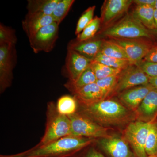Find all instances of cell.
Returning <instances> with one entry per match:
<instances>
[{
    "label": "cell",
    "mask_w": 157,
    "mask_h": 157,
    "mask_svg": "<svg viewBox=\"0 0 157 157\" xmlns=\"http://www.w3.org/2000/svg\"><path fill=\"white\" fill-rule=\"evenodd\" d=\"M78 112L100 125L108 128H122L136 120L135 113L118 100L105 99L88 106L78 105Z\"/></svg>",
    "instance_id": "obj_1"
},
{
    "label": "cell",
    "mask_w": 157,
    "mask_h": 157,
    "mask_svg": "<svg viewBox=\"0 0 157 157\" xmlns=\"http://www.w3.org/2000/svg\"><path fill=\"white\" fill-rule=\"evenodd\" d=\"M96 139L68 135L42 146L29 149L24 157H74L94 143Z\"/></svg>",
    "instance_id": "obj_2"
},
{
    "label": "cell",
    "mask_w": 157,
    "mask_h": 157,
    "mask_svg": "<svg viewBox=\"0 0 157 157\" xmlns=\"http://www.w3.org/2000/svg\"><path fill=\"white\" fill-rule=\"evenodd\" d=\"M102 35L112 39L151 40L154 38L151 31L147 29L132 14H127L116 23L105 29Z\"/></svg>",
    "instance_id": "obj_3"
},
{
    "label": "cell",
    "mask_w": 157,
    "mask_h": 157,
    "mask_svg": "<svg viewBox=\"0 0 157 157\" xmlns=\"http://www.w3.org/2000/svg\"><path fill=\"white\" fill-rule=\"evenodd\" d=\"M72 135L70 119L61 115L57 110L56 104L52 102L47 104L46 123L45 133L38 146L51 143L59 138Z\"/></svg>",
    "instance_id": "obj_4"
},
{
    "label": "cell",
    "mask_w": 157,
    "mask_h": 157,
    "mask_svg": "<svg viewBox=\"0 0 157 157\" xmlns=\"http://www.w3.org/2000/svg\"><path fill=\"white\" fill-rule=\"evenodd\" d=\"M68 117L71 123L72 135L94 139L105 138L112 135L110 131L112 128L100 125L78 111Z\"/></svg>",
    "instance_id": "obj_5"
},
{
    "label": "cell",
    "mask_w": 157,
    "mask_h": 157,
    "mask_svg": "<svg viewBox=\"0 0 157 157\" xmlns=\"http://www.w3.org/2000/svg\"><path fill=\"white\" fill-rule=\"evenodd\" d=\"M151 122L136 120L124 129L122 136L129 144L135 157H147L145 145Z\"/></svg>",
    "instance_id": "obj_6"
},
{
    "label": "cell",
    "mask_w": 157,
    "mask_h": 157,
    "mask_svg": "<svg viewBox=\"0 0 157 157\" xmlns=\"http://www.w3.org/2000/svg\"><path fill=\"white\" fill-rule=\"evenodd\" d=\"M150 77L137 65H131L122 70L117 83L109 98L135 86L149 83Z\"/></svg>",
    "instance_id": "obj_7"
},
{
    "label": "cell",
    "mask_w": 157,
    "mask_h": 157,
    "mask_svg": "<svg viewBox=\"0 0 157 157\" xmlns=\"http://www.w3.org/2000/svg\"><path fill=\"white\" fill-rule=\"evenodd\" d=\"M125 52L131 65H137L142 61L155 44L150 39H112Z\"/></svg>",
    "instance_id": "obj_8"
},
{
    "label": "cell",
    "mask_w": 157,
    "mask_h": 157,
    "mask_svg": "<svg viewBox=\"0 0 157 157\" xmlns=\"http://www.w3.org/2000/svg\"><path fill=\"white\" fill-rule=\"evenodd\" d=\"M15 45H0V91H5L11 86L15 65Z\"/></svg>",
    "instance_id": "obj_9"
},
{
    "label": "cell",
    "mask_w": 157,
    "mask_h": 157,
    "mask_svg": "<svg viewBox=\"0 0 157 157\" xmlns=\"http://www.w3.org/2000/svg\"><path fill=\"white\" fill-rule=\"evenodd\" d=\"M59 25L54 22L29 38L30 45L35 53L50 52L53 49L58 38Z\"/></svg>",
    "instance_id": "obj_10"
},
{
    "label": "cell",
    "mask_w": 157,
    "mask_h": 157,
    "mask_svg": "<svg viewBox=\"0 0 157 157\" xmlns=\"http://www.w3.org/2000/svg\"><path fill=\"white\" fill-rule=\"evenodd\" d=\"M94 143L109 157H135L122 135H112L109 137L96 139Z\"/></svg>",
    "instance_id": "obj_11"
},
{
    "label": "cell",
    "mask_w": 157,
    "mask_h": 157,
    "mask_svg": "<svg viewBox=\"0 0 157 157\" xmlns=\"http://www.w3.org/2000/svg\"><path fill=\"white\" fill-rule=\"evenodd\" d=\"M154 88L150 83L135 86L119 94L118 101L129 110L135 112L143 99Z\"/></svg>",
    "instance_id": "obj_12"
},
{
    "label": "cell",
    "mask_w": 157,
    "mask_h": 157,
    "mask_svg": "<svg viewBox=\"0 0 157 157\" xmlns=\"http://www.w3.org/2000/svg\"><path fill=\"white\" fill-rule=\"evenodd\" d=\"M133 2L132 0H107L101 9V24L107 25L126 12Z\"/></svg>",
    "instance_id": "obj_13"
},
{
    "label": "cell",
    "mask_w": 157,
    "mask_h": 157,
    "mask_svg": "<svg viewBox=\"0 0 157 157\" xmlns=\"http://www.w3.org/2000/svg\"><path fill=\"white\" fill-rule=\"evenodd\" d=\"M91 61L75 51L67 49L65 66L69 80L76 81L89 67Z\"/></svg>",
    "instance_id": "obj_14"
},
{
    "label": "cell",
    "mask_w": 157,
    "mask_h": 157,
    "mask_svg": "<svg viewBox=\"0 0 157 157\" xmlns=\"http://www.w3.org/2000/svg\"><path fill=\"white\" fill-rule=\"evenodd\" d=\"M136 120L151 122L157 119V89L151 90L135 111Z\"/></svg>",
    "instance_id": "obj_15"
},
{
    "label": "cell",
    "mask_w": 157,
    "mask_h": 157,
    "mask_svg": "<svg viewBox=\"0 0 157 157\" xmlns=\"http://www.w3.org/2000/svg\"><path fill=\"white\" fill-rule=\"evenodd\" d=\"M55 21L52 15L28 12L22 21V28L28 38L36 33L42 28Z\"/></svg>",
    "instance_id": "obj_16"
},
{
    "label": "cell",
    "mask_w": 157,
    "mask_h": 157,
    "mask_svg": "<svg viewBox=\"0 0 157 157\" xmlns=\"http://www.w3.org/2000/svg\"><path fill=\"white\" fill-rule=\"evenodd\" d=\"M102 42L103 40L94 38L83 42H78L76 39L68 44L67 49L75 51L82 56L93 61L100 52Z\"/></svg>",
    "instance_id": "obj_17"
},
{
    "label": "cell",
    "mask_w": 157,
    "mask_h": 157,
    "mask_svg": "<svg viewBox=\"0 0 157 157\" xmlns=\"http://www.w3.org/2000/svg\"><path fill=\"white\" fill-rule=\"evenodd\" d=\"M73 95L80 106H88L104 100L102 91L96 82L82 88Z\"/></svg>",
    "instance_id": "obj_18"
},
{
    "label": "cell",
    "mask_w": 157,
    "mask_h": 157,
    "mask_svg": "<svg viewBox=\"0 0 157 157\" xmlns=\"http://www.w3.org/2000/svg\"><path fill=\"white\" fill-rule=\"evenodd\" d=\"M155 8L149 6H137L132 14L147 29L156 32L154 21Z\"/></svg>",
    "instance_id": "obj_19"
},
{
    "label": "cell",
    "mask_w": 157,
    "mask_h": 157,
    "mask_svg": "<svg viewBox=\"0 0 157 157\" xmlns=\"http://www.w3.org/2000/svg\"><path fill=\"white\" fill-rule=\"evenodd\" d=\"M97 81L95 75L90 66L76 81H71L69 80L67 83H65L64 86L74 94L82 88L88 85L95 83Z\"/></svg>",
    "instance_id": "obj_20"
},
{
    "label": "cell",
    "mask_w": 157,
    "mask_h": 157,
    "mask_svg": "<svg viewBox=\"0 0 157 157\" xmlns=\"http://www.w3.org/2000/svg\"><path fill=\"white\" fill-rule=\"evenodd\" d=\"M60 0H29L27 9L30 13L51 15Z\"/></svg>",
    "instance_id": "obj_21"
},
{
    "label": "cell",
    "mask_w": 157,
    "mask_h": 157,
    "mask_svg": "<svg viewBox=\"0 0 157 157\" xmlns=\"http://www.w3.org/2000/svg\"><path fill=\"white\" fill-rule=\"evenodd\" d=\"M57 110L61 115H73L78 110V104L74 96L64 95L60 97L56 104Z\"/></svg>",
    "instance_id": "obj_22"
},
{
    "label": "cell",
    "mask_w": 157,
    "mask_h": 157,
    "mask_svg": "<svg viewBox=\"0 0 157 157\" xmlns=\"http://www.w3.org/2000/svg\"><path fill=\"white\" fill-rule=\"evenodd\" d=\"M100 52L110 57L128 60V58L123 48L111 39L103 40Z\"/></svg>",
    "instance_id": "obj_23"
},
{
    "label": "cell",
    "mask_w": 157,
    "mask_h": 157,
    "mask_svg": "<svg viewBox=\"0 0 157 157\" xmlns=\"http://www.w3.org/2000/svg\"><path fill=\"white\" fill-rule=\"evenodd\" d=\"M93 61H95L110 67L121 70L131 65L128 60L110 57L106 56L101 52L96 56Z\"/></svg>",
    "instance_id": "obj_24"
},
{
    "label": "cell",
    "mask_w": 157,
    "mask_h": 157,
    "mask_svg": "<svg viewBox=\"0 0 157 157\" xmlns=\"http://www.w3.org/2000/svg\"><path fill=\"white\" fill-rule=\"evenodd\" d=\"M90 66L97 80L118 75L121 71V70L110 67L95 61H92Z\"/></svg>",
    "instance_id": "obj_25"
},
{
    "label": "cell",
    "mask_w": 157,
    "mask_h": 157,
    "mask_svg": "<svg viewBox=\"0 0 157 157\" xmlns=\"http://www.w3.org/2000/svg\"><path fill=\"white\" fill-rule=\"evenodd\" d=\"M145 151L147 156L157 153V119L151 123L145 145Z\"/></svg>",
    "instance_id": "obj_26"
},
{
    "label": "cell",
    "mask_w": 157,
    "mask_h": 157,
    "mask_svg": "<svg viewBox=\"0 0 157 157\" xmlns=\"http://www.w3.org/2000/svg\"><path fill=\"white\" fill-rule=\"evenodd\" d=\"M74 2V0H60L51 15L58 24L59 25L67 15Z\"/></svg>",
    "instance_id": "obj_27"
},
{
    "label": "cell",
    "mask_w": 157,
    "mask_h": 157,
    "mask_svg": "<svg viewBox=\"0 0 157 157\" xmlns=\"http://www.w3.org/2000/svg\"><path fill=\"white\" fill-rule=\"evenodd\" d=\"M101 24V18L96 16L81 33L77 36L76 40L78 42H83L93 39L100 29Z\"/></svg>",
    "instance_id": "obj_28"
},
{
    "label": "cell",
    "mask_w": 157,
    "mask_h": 157,
    "mask_svg": "<svg viewBox=\"0 0 157 157\" xmlns=\"http://www.w3.org/2000/svg\"><path fill=\"white\" fill-rule=\"evenodd\" d=\"M118 75L98 79L96 82L103 93L104 100L108 99L111 96L117 83Z\"/></svg>",
    "instance_id": "obj_29"
},
{
    "label": "cell",
    "mask_w": 157,
    "mask_h": 157,
    "mask_svg": "<svg viewBox=\"0 0 157 157\" xmlns=\"http://www.w3.org/2000/svg\"><path fill=\"white\" fill-rule=\"evenodd\" d=\"M17 39L15 31L13 29L4 25L2 24L0 25V45L6 44L9 45H15Z\"/></svg>",
    "instance_id": "obj_30"
},
{
    "label": "cell",
    "mask_w": 157,
    "mask_h": 157,
    "mask_svg": "<svg viewBox=\"0 0 157 157\" xmlns=\"http://www.w3.org/2000/svg\"><path fill=\"white\" fill-rule=\"evenodd\" d=\"M96 6H94L88 8L83 12L78 19L75 31V34L78 36L94 19V13Z\"/></svg>",
    "instance_id": "obj_31"
},
{
    "label": "cell",
    "mask_w": 157,
    "mask_h": 157,
    "mask_svg": "<svg viewBox=\"0 0 157 157\" xmlns=\"http://www.w3.org/2000/svg\"><path fill=\"white\" fill-rule=\"evenodd\" d=\"M144 73L150 77L157 76V63L143 61L137 65Z\"/></svg>",
    "instance_id": "obj_32"
},
{
    "label": "cell",
    "mask_w": 157,
    "mask_h": 157,
    "mask_svg": "<svg viewBox=\"0 0 157 157\" xmlns=\"http://www.w3.org/2000/svg\"><path fill=\"white\" fill-rule=\"evenodd\" d=\"M93 144L84 149L74 157H106L96 147L93 146Z\"/></svg>",
    "instance_id": "obj_33"
},
{
    "label": "cell",
    "mask_w": 157,
    "mask_h": 157,
    "mask_svg": "<svg viewBox=\"0 0 157 157\" xmlns=\"http://www.w3.org/2000/svg\"><path fill=\"white\" fill-rule=\"evenodd\" d=\"M144 59L145 61L157 63V44L154 45Z\"/></svg>",
    "instance_id": "obj_34"
},
{
    "label": "cell",
    "mask_w": 157,
    "mask_h": 157,
    "mask_svg": "<svg viewBox=\"0 0 157 157\" xmlns=\"http://www.w3.org/2000/svg\"><path fill=\"white\" fill-rule=\"evenodd\" d=\"M133 1L137 6H149L155 8L156 0H135Z\"/></svg>",
    "instance_id": "obj_35"
},
{
    "label": "cell",
    "mask_w": 157,
    "mask_h": 157,
    "mask_svg": "<svg viewBox=\"0 0 157 157\" xmlns=\"http://www.w3.org/2000/svg\"><path fill=\"white\" fill-rule=\"evenodd\" d=\"M29 151V149L25 151L16 154L11 155H1L0 157H24L28 153Z\"/></svg>",
    "instance_id": "obj_36"
},
{
    "label": "cell",
    "mask_w": 157,
    "mask_h": 157,
    "mask_svg": "<svg viewBox=\"0 0 157 157\" xmlns=\"http://www.w3.org/2000/svg\"><path fill=\"white\" fill-rule=\"evenodd\" d=\"M149 83L154 88L157 89V76L150 78Z\"/></svg>",
    "instance_id": "obj_37"
},
{
    "label": "cell",
    "mask_w": 157,
    "mask_h": 157,
    "mask_svg": "<svg viewBox=\"0 0 157 157\" xmlns=\"http://www.w3.org/2000/svg\"><path fill=\"white\" fill-rule=\"evenodd\" d=\"M154 21L155 27L156 32H157V9H155Z\"/></svg>",
    "instance_id": "obj_38"
},
{
    "label": "cell",
    "mask_w": 157,
    "mask_h": 157,
    "mask_svg": "<svg viewBox=\"0 0 157 157\" xmlns=\"http://www.w3.org/2000/svg\"><path fill=\"white\" fill-rule=\"evenodd\" d=\"M147 157H157V153L155 155H151L147 156Z\"/></svg>",
    "instance_id": "obj_39"
},
{
    "label": "cell",
    "mask_w": 157,
    "mask_h": 157,
    "mask_svg": "<svg viewBox=\"0 0 157 157\" xmlns=\"http://www.w3.org/2000/svg\"><path fill=\"white\" fill-rule=\"evenodd\" d=\"M155 9H157V0H156L155 4Z\"/></svg>",
    "instance_id": "obj_40"
}]
</instances>
